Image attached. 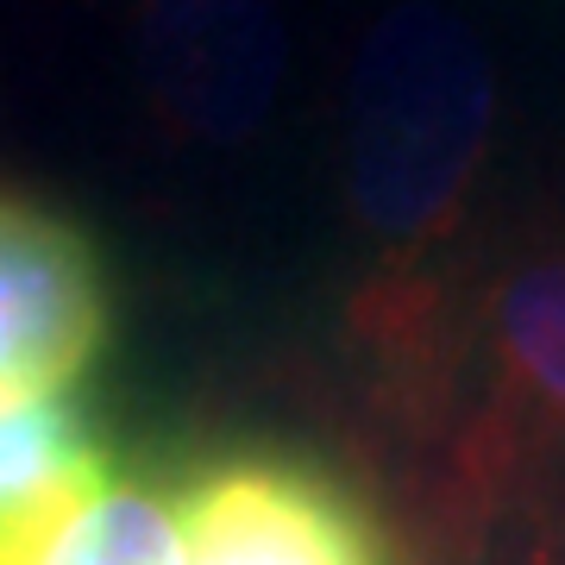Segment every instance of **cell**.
Returning a JSON list of instances; mask_svg holds the SVG:
<instances>
[{
  "label": "cell",
  "instance_id": "277c9868",
  "mask_svg": "<svg viewBox=\"0 0 565 565\" xmlns=\"http://www.w3.org/2000/svg\"><path fill=\"white\" fill-rule=\"evenodd\" d=\"M139 82L182 139L233 145L270 114L282 20L270 0H145Z\"/></svg>",
  "mask_w": 565,
  "mask_h": 565
},
{
  "label": "cell",
  "instance_id": "52a82bcc",
  "mask_svg": "<svg viewBox=\"0 0 565 565\" xmlns=\"http://www.w3.org/2000/svg\"><path fill=\"white\" fill-rule=\"evenodd\" d=\"M51 565H177L170 503L145 484H120L102 509L82 515V527L51 553Z\"/></svg>",
  "mask_w": 565,
  "mask_h": 565
},
{
  "label": "cell",
  "instance_id": "7a4b0ae2",
  "mask_svg": "<svg viewBox=\"0 0 565 565\" xmlns=\"http://www.w3.org/2000/svg\"><path fill=\"white\" fill-rule=\"evenodd\" d=\"M177 565H403L377 509L302 452H221L170 497Z\"/></svg>",
  "mask_w": 565,
  "mask_h": 565
},
{
  "label": "cell",
  "instance_id": "5b68a950",
  "mask_svg": "<svg viewBox=\"0 0 565 565\" xmlns=\"http://www.w3.org/2000/svg\"><path fill=\"white\" fill-rule=\"evenodd\" d=\"M120 490V452L76 403L0 408V565H51L88 509Z\"/></svg>",
  "mask_w": 565,
  "mask_h": 565
},
{
  "label": "cell",
  "instance_id": "3957f363",
  "mask_svg": "<svg viewBox=\"0 0 565 565\" xmlns=\"http://www.w3.org/2000/svg\"><path fill=\"white\" fill-rule=\"evenodd\" d=\"M120 296L102 239L51 202L0 189V408L57 403L114 352Z\"/></svg>",
  "mask_w": 565,
  "mask_h": 565
},
{
  "label": "cell",
  "instance_id": "8992f818",
  "mask_svg": "<svg viewBox=\"0 0 565 565\" xmlns=\"http://www.w3.org/2000/svg\"><path fill=\"white\" fill-rule=\"evenodd\" d=\"M484 345L503 403L534 434L565 446V258H527L497 277Z\"/></svg>",
  "mask_w": 565,
  "mask_h": 565
},
{
  "label": "cell",
  "instance_id": "6da1fadb",
  "mask_svg": "<svg viewBox=\"0 0 565 565\" xmlns=\"http://www.w3.org/2000/svg\"><path fill=\"white\" fill-rule=\"evenodd\" d=\"M497 132V63L440 0H396L345 82V207L384 252V333L434 327L427 258L459 239Z\"/></svg>",
  "mask_w": 565,
  "mask_h": 565
}]
</instances>
